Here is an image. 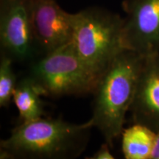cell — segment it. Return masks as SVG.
Returning a JSON list of instances; mask_svg holds the SVG:
<instances>
[{
	"label": "cell",
	"mask_w": 159,
	"mask_h": 159,
	"mask_svg": "<svg viewBox=\"0 0 159 159\" xmlns=\"http://www.w3.org/2000/svg\"><path fill=\"white\" fill-rule=\"evenodd\" d=\"M13 59L5 54L0 61V106L8 107L13 99L16 77L13 71Z\"/></svg>",
	"instance_id": "cell-11"
},
{
	"label": "cell",
	"mask_w": 159,
	"mask_h": 159,
	"mask_svg": "<svg viewBox=\"0 0 159 159\" xmlns=\"http://www.w3.org/2000/svg\"><path fill=\"white\" fill-rule=\"evenodd\" d=\"M28 76L45 96L58 97L93 93L101 75L83 62L71 42L34 61Z\"/></svg>",
	"instance_id": "cell-4"
},
{
	"label": "cell",
	"mask_w": 159,
	"mask_h": 159,
	"mask_svg": "<svg viewBox=\"0 0 159 159\" xmlns=\"http://www.w3.org/2000/svg\"><path fill=\"white\" fill-rule=\"evenodd\" d=\"M41 96H45L43 90L28 75L17 83L13 99L21 122L43 117L45 112Z\"/></svg>",
	"instance_id": "cell-9"
},
{
	"label": "cell",
	"mask_w": 159,
	"mask_h": 159,
	"mask_svg": "<svg viewBox=\"0 0 159 159\" xmlns=\"http://www.w3.org/2000/svg\"><path fill=\"white\" fill-rule=\"evenodd\" d=\"M90 121L73 124L41 117L21 122L0 142V158L69 159L80 156L88 143Z\"/></svg>",
	"instance_id": "cell-1"
},
{
	"label": "cell",
	"mask_w": 159,
	"mask_h": 159,
	"mask_svg": "<svg viewBox=\"0 0 159 159\" xmlns=\"http://www.w3.org/2000/svg\"><path fill=\"white\" fill-rule=\"evenodd\" d=\"M156 133L144 125L134 123L123 129L122 150L126 159H150Z\"/></svg>",
	"instance_id": "cell-10"
},
{
	"label": "cell",
	"mask_w": 159,
	"mask_h": 159,
	"mask_svg": "<svg viewBox=\"0 0 159 159\" xmlns=\"http://www.w3.org/2000/svg\"><path fill=\"white\" fill-rule=\"evenodd\" d=\"M111 146L107 142L101 145L100 148L92 156L89 157V159H114V156L111 152Z\"/></svg>",
	"instance_id": "cell-12"
},
{
	"label": "cell",
	"mask_w": 159,
	"mask_h": 159,
	"mask_svg": "<svg viewBox=\"0 0 159 159\" xmlns=\"http://www.w3.org/2000/svg\"><path fill=\"white\" fill-rule=\"evenodd\" d=\"M134 123L159 131V53L145 57L130 111Z\"/></svg>",
	"instance_id": "cell-8"
},
{
	"label": "cell",
	"mask_w": 159,
	"mask_h": 159,
	"mask_svg": "<svg viewBox=\"0 0 159 159\" xmlns=\"http://www.w3.org/2000/svg\"><path fill=\"white\" fill-rule=\"evenodd\" d=\"M122 45L147 57L159 53V0H124Z\"/></svg>",
	"instance_id": "cell-6"
},
{
	"label": "cell",
	"mask_w": 159,
	"mask_h": 159,
	"mask_svg": "<svg viewBox=\"0 0 159 159\" xmlns=\"http://www.w3.org/2000/svg\"><path fill=\"white\" fill-rule=\"evenodd\" d=\"M33 33L41 55H46L72 41V13L55 0H30Z\"/></svg>",
	"instance_id": "cell-7"
},
{
	"label": "cell",
	"mask_w": 159,
	"mask_h": 159,
	"mask_svg": "<svg viewBox=\"0 0 159 159\" xmlns=\"http://www.w3.org/2000/svg\"><path fill=\"white\" fill-rule=\"evenodd\" d=\"M150 159H159V131L156 133V140Z\"/></svg>",
	"instance_id": "cell-13"
},
{
	"label": "cell",
	"mask_w": 159,
	"mask_h": 159,
	"mask_svg": "<svg viewBox=\"0 0 159 159\" xmlns=\"http://www.w3.org/2000/svg\"><path fill=\"white\" fill-rule=\"evenodd\" d=\"M72 43L77 55L89 68L102 75L123 49L124 19L98 7L72 13Z\"/></svg>",
	"instance_id": "cell-3"
},
{
	"label": "cell",
	"mask_w": 159,
	"mask_h": 159,
	"mask_svg": "<svg viewBox=\"0 0 159 159\" xmlns=\"http://www.w3.org/2000/svg\"><path fill=\"white\" fill-rule=\"evenodd\" d=\"M144 58L136 52L123 49L103 71L93 91V112L89 121L111 147L124 129Z\"/></svg>",
	"instance_id": "cell-2"
},
{
	"label": "cell",
	"mask_w": 159,
	"mask_h": 159,
	"mask_svg": "<svg viewBox=\"0 0 159 159\" xmlns=\"http://www.w3.org/2000/svg\"><path fill=\"white\" fill-rule=\"evenodd\" d=\"M0 43L2 54L13 61H31L41 55L33 33L30 0H1Z\"/></svg>",
	"instance_id": "cell-5"
}]
</instances>
